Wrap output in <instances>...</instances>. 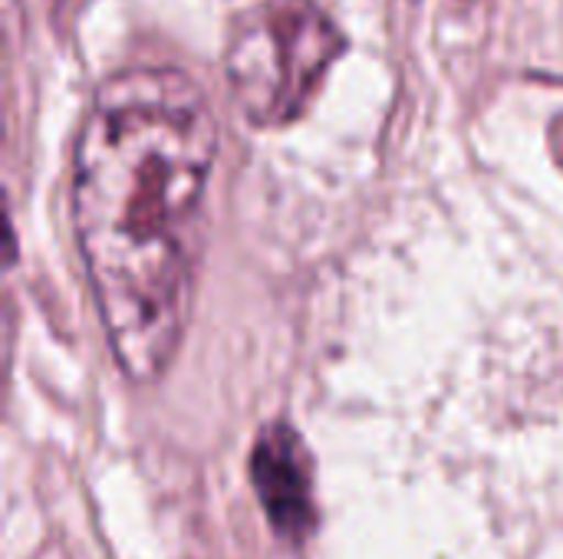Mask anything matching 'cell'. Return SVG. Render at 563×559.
<instances>
[{
  "mask_svg": "<svg viewBox=\"0 0 563 559\" xmlns=\"http://www.w3.org/2000/svg\"><path fill=\"white\" fill-rule=\"evenodd\" d=\"M251 484L280 537L300 544L313 534V458L290 425L274 422L261 428L251 451Z\"/></svg>",
  "mask_w": 563,
  "mask_h": 559,
  "instance_id": "obj_3",
  "label": "cell"
},
{
  "mask_svg": "<svg viewBox=\"0 0 563 559\" xmlns=\"http://www.w3.org/2000/svg\"><path fill=\"white\" fill-rule=\"evenodd\" d=\"M346 36L313 0H257L228 36L224 72L244 119L287 128L317 99Z\"/></svg>",
  "mask_w": 563,
  "mask_h": 559,
  "instance_id": "obj_2",
  "label": "cell"
},
{
  "mask_svg": "<svg viewBox=\"0 0 563 559\" xmlns=\"http://www.w3.org/2000/svg\"><path fill=\"white\" fill-rule=\"evenodd\" d=\"M551 155H554V161L561 165L563 171V115H558L554 122H551Z\"/></svg>",
  "mask_w": 563,
  "mask_h": 559,
  "instance_id": "obj_4",
  "label": "cell"
},
{
  "mask_svg": "<svg viewBox=\"0 0 563 559\" xmlns=\"http://www.w3.org/2000/svg\"><path fill=\"white\" fill-rule=\"evenodd\" d=\"M214 158L218 119L188 72L132 66L96 89L76 142L73 227L129 382H158L185 339Z\"/></svg>",
  "mask_w": 563,
  "mask_h": 559,
  "instance_id": "obj_1",
  "label": "cell"
}]
</instances>
